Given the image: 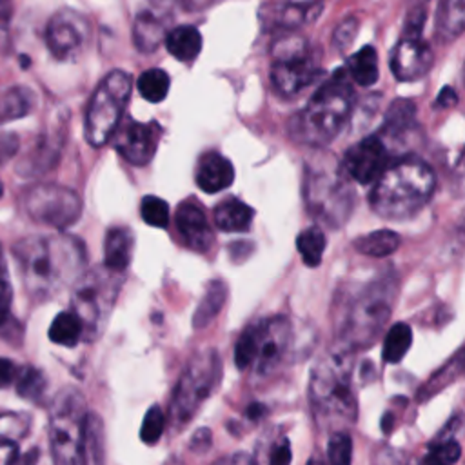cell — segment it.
I'll list each match as a JSON object with an SVG mask.
<instances>
[{
    "label": "cell",
    "instance_id": "obj_1",
    "mask_svg": "<svg viewBox=\"0 0 465 465\" xmlns=\"http://www.w3.org/2000/svg\"><path fill=\"white\" fill-rule=\"evenodd\" d=\"M13 256L31 298L49 300L84 272L87 252L76 236L56 232L18 240Z\"/></svg>",
    "mask_w": 465,
    "mask_h": 465
},
{
    "label": "cell",
    "instance_id": "obj_2",
    "mask_svg": "<svg viewBox=\"0 0 465 465\" xmlns=\"http://www.w3.org/2000/svg\"><path fill=\"white\" fill-rule=\"evenodd\" d=\"M352 352L336 345L311 371L309 400L322 429H343L358 418V400L352 389Z\"/></svg>",
    "mask_w": 465,
    "mask_h": 465
},
{
    "label": "cell",
    "instance_id": "obj_3",
    "mask_svg": "<svg viewBox=\"0 0 465 465\" xmlns=\"http://www.w3.org/2000/svg\"><path fill=\"white\" fill-rule=\"evenodd\" d=\"M436 187L434 171L418 158L389 163L371 189V209L383 220H409L430 200Z\"/></svg>",
    "mask_w": 465,
    "mask_h": 465
},
{
    "label": "cell",
    "instance_id": "obj_4",
    "mask_svg": "<svg viewBox=\"0 0 465 465\" xmlns=\"http://www.w3.org/2000/svg\"><path fill=\"white\" fill-rule=\"evenodd\" d=\"M352 107L354 89L343 67L314 91L307 105L289 124V133L300 143L312 147L327 145L347 124Z\"/></svg>",
    "mask_w": 465,
    "mask_h": 465
},
{
    "label": "cell",
    "instance_id": "obj_5",
    "mask_svg": "<svg viewBox=\"0 0 465 465\" xmlns=\"http://www.w3.org/2000/svg\"><path fill=\"white\" fill-rule=\"evenodd\" d=\"M303 198L307 211L329 227H340L354 207V191L341 163L331 154L312 158L305 167Z\"/></svg>",
    "mask_w": 465,
    "mask_h": 465
},
{
    "label": "cell",
    "instance_id": "obj_6",
    "mask_svg": "<svg viewBox=\"0 0 465 465\" xmlns=\"http://www.w3.org/2000/svg\"><path fill=\"white\" fill-rule=\"evenodd\" d=\"M394 294L396 283L391 274L361 289L347 309L340 329L338 345L349 349L351 352L372 345L392 312Z\"/></svg>",
    "mask_w": 465,
    "mask_h": 465
},
{
    "label": "cell",
    "instance_id": "obj_7",
    "mask_svg": "<svg viewBox=\"0 0 465 465\" xmlns=\"http://www.w3.org/2000/svg\"><path fill=\"white\" fill-rule=\"evenodd\" d=\"M87 421L89 409L82 392L64 387L49 407V447L56 463H85Z\"/></svg>",
    "mask_w": 465,
    "mask_h": 465
},
{
    "label": "cell",
    "instance_id": "obj_8",
    "mask_svg": "<svg viewBox=\"0 0 465 465\" xmlns=\"http://www.w3.org/2000/svg\"><path fill=\"white\" fill-rule=\"evenodd\" d=\"M122 280V272L105 265H96L76 278L71 292V311L82 322V338L94 341L102 336L113 312Z\"/></svg>",
    "mask_w": 465,
    "mask_h": 465
},
{
    "label": "cell",
    "instance_id": "obj_9",
    "mask_svg": "<svg viewBox=\"0 0 465 465\" xmlns=\"http://www.w3.org/2000/svg\"><path fill=\"white\" fill-rule=\"evenodd\" d=\"M222 378V360L214 349H203L196 352L185 365L180 374L171 405H169V420L171 425L182 429L187 425L203 401L211 396Z\"/></svg>",
    "mask_w": 465,
    "mask_h": 465
},
{
    "label": "cell",
    "instance_id": "obj_10",
    "mask_svg": "<svg viewBox=\"0 0 465 465\" xmlns=\"http://www.w3.org/2000/svg\"><path fill=\"white\" fill-rule=\"evenodd\" d=\"M322 74L318 58L300 35L280 36L272 44L271 84L282 98H294Z\"/></svg>",
    "mask_w": 465,
    "mask_h": 465
},
{
    "label": "cell",
    "instance_id": "obj_11",
    "mask_svg": "<svg viewBox=\"0 0 465 465\" xmlns=\"http://www.w3.org/2000/svg\"><path fill=\"white\" fill-rule=\"evenodd\" d=\"M129 96L131 76L125 71L114 69L104 76V80L91 94L85 111L84 134L89 145L102 147L111 140L114 129L122 120Z\"/></svg>",
    "mask_w": 465,
    "mask_h": 465
},
{
    "label": "cell",
    "instance_id": "obj_12",
    "mask_svg": "<svg viewBox=\"0 0 465 465\" xmlns=\"http://www.w3.org/2000/svg\"><path fill=\"white\" fill-rule=\"evenodd\" d=\"M24 209L38 223L67 229L82 214V198L65 185L36 183L24 194Z\"/></svg>",
    "mask_w": 465,
    "mask_h": 465
},
{
    "label": "cell",
    "instance_id": "obj_13",
    "mask_svg": "<svg viewBox=\"0 0 465 465\" xmlns=\"http://www.w3.org/2000/svg\"><path fill=\"white\" fill-rule=\"evenodd\" d=\"M89 38V22L73 9L54 13L45 29V44L58 60L76 58Z\"/></svg>",
    "mask_w": 465,
    "mask_h": 465
},
{
    "label": "cell",
    "instance_id": "obj_14",
    "mask_svg": "<svg viewBox=\"0 0 465 465\" xmlns=\"http://www.w3.org/2000/svg\"><path fill=\"white\" fill-rule=\"evenodd\" d=\"M291 343V322L285 316H272L256 323V358L252 367L258 376L274 372Z\"/></svg>",
    "mask_w": 465,
    "mask_h": 465
},
{
    "label": "cell",
    "instance_id": "obj_15",
    "mask_svg": "<svg viewBox=\"0 0 465 465\" xmlns=\"http://www.w3.org/2000/svg\"><path fill=\"white\" fill-rule=\"evenodd\" d=\"M114 131V149L125 162L133 165H145L153 160L162 136V127L156 122L143 124L125 120Z\"/></svg>",
    "mask_w": 465,
    "mask_h": 465
},
{
    "label": "cell",
    "instance_id": "obj_16",
    "mask_svg": "<svg viewBox=\"0 0 465 465\" xmlns=\"http://www.w3.org/2000/svg\"><path fill=\"white\" fill-rule=\"evenodd\" d=\"M340 163L349 178L358 183H371L389 165V151L383 138L371 134L349 147Z\"/></svg>",
    "mask_w": 465,
    "mask_h": 465
},
{
    "label": "cell",
    "instance_id": "obj_17",
    "mask_svg": "<svg viewBox=\"0 0 465 465\" xmlns=\"http://www.w3.org/2000/svg\"><path fill=\"white\" fill-rule=\"evenodd\" d=\"M173 20V0H147L134 16L133 42L140 53H153L163 42Z\"/></svg>",
    "mask_w": 465,
    "mask_h": 465
},
{
    "label": "cell",
    "instance_id": "obj_18",
    "mask_svg": "<svg viewBox=\"0 0 465 465\" xmlns=\"http://www.w3.org/2000/svg\"><path fill=\"white\" fill-rule=\"evenodd\" d=\"M434 54L421 36L403 35L391 51V71L400 82H414L429 73Z\"/></svg>",
    "mask_w": 465,
    "mask_h": 465
},
{
    "label": "cell",
    "instance_id": "obj_19",
    "mask_svg": "<svg viewBox=\"0 0 465 465\" xmlns=\"http://www.w3.org/2000/svg\"><path fill=\"white\" fill-rule=\"evenodd\" d=\"M176 229L183 243L196 252H207L214 243V234L203 209L196 200H183L174 213Z\"/></svg>",
    "mask_w": 465,
    "mask_h": 465
},
{
    "label": "cell",
    "instance_id": "obj_20",
    "mask_svg": "<svg viewBox=\"0 0 465 465\" xmlns=\"http://www.w3.org/2000/svg\"><path fill=\"white\" fill-rule=\"evenodd\" d=\"M194 178L196 185L202 191L214 194L218 191L227 189L234 182V167L218 151H207L198 160Z\"/></svg>",
    "mask_w": 465,
    "mask_h": 465
},
{
    "label": "cell",
    "instance_id": "obj_21",
    "mask_svg": "<svg viewBox=\"0 0 465 465\" xmlns=\"http://www.w3.org/2000/svg\"><path fill=\"white\" fill-rule=\"evenodd\" d=\"M323 11V0H289L278 5L271 16L276 29L294 31L312 24Z\"/></svg>",
    "mask_w": 465,
    "mask_h": 465
},
{
    "label": "cell",
    "instance_id": "obj_22",
    "mask_svg": "<svg viewBox=\"0 0 465 465\" xmlns=\"http://www.w3.org/2000/svg\"><path fill=\"white\" fill-rule=\"evenodd\" d=\"M416 127V105L407 98L394 100L383 118V125L380 131V138H387L391 142L407 140Z\"/></svg>",
    "mask_w": 465,
    "mask_h": 465
},
{
    "label": "cell",
    "instance_id": "obj_23",
    "mask_svg": "<svg viewBox=\"0 0 465 465\" xmlns=\"http://www.w3.org/2000/svg\"><path fill=\"white\" fill-rule=\"evenodd\" d=\"M133 254V231L124 225L111 227L104 242V265L124 272L131 262Z\"/></svg>",
    "mask_w": 465,
    "mask_h": 465
},
{
    "label": "cell",
    "instance_id": "obj_24",
    "mask_svg": "<svg viewBox=\"0 0 465 465\" xmlns=\"http://www.w3.org/2000/svg\"><path fill=\"white\" fill-rule=\"evenodd\" d=\"M465 27V0H440L434 15V33L440 40H456Z\"/></svg>",
    "mask_w": 465,
    "mask_h": 465
},
{
    "label": "cell",
    "instance_id": "obj_25",
    "mask_svg": "<svg viewBox=\"0 0 465 465\" xmlns=\"http://www.w3.org/2000/svg\"><path fill=\"white\" fill-rule=\"evenodd\" d=\"M254 211L240 198H227L214 209V225L223 232H245L252 223Z\"/></svg>",
    "mask_w": 465,
    "mask_h": 465
},
{
    "label": "cell",
    "instance_id": "obj_26",
    "mask_svg": "<svg viewBox=\"0 0 465 465\" xmlns=\"http://www.w3.org/2000/svg\"><path fill=\"white\" fill-rule=\"evenodd\" d=\"M163 42L167 51L180 62H193L202 51V35L193 25H176L169 29Z\"/></svg>",
    "mask_w": 465,
    "mask_h": 465
},
{
    "label": "cell",
    "instance_id": "obj_27",
    "mask_svg": "<svg viewBox=\"0 0 465 465\" xmlns=\"http://www.w3.org/2000/svg\"><path fill=\"white\" fill-rule=\"evenodd\" d=\"M225 298H227V285L222 280L209 282L205 287V292L194 311V316H193L194 329L207 327L222 311Z\"/></svg>",
    "mask_w": 465,
    "mask_h": 465
},
{
    "label": "cell",
    "instance_id": "obj_28",
    "mask_svg": "<svg viewBox=\"0 0 465 465\" xmlns=\"http://www.w3.org/2000/svg\"><path fill=\"white\" fill-rule=\"evenodd\" d=\"M401 243V238L398 232L391 231V229H380V231H372L365 236H358L352 245L358 252L371 256V258H385L389 254H392Z\"/></svg>",
    "mask_w": 465,
    "mask_h": 465
},
{
    "label": "cell",
    "instance_id": "obj_29",
    "mask_svg": "<svg viewBox=\"0 0 465 465\" xmlns=\"http://www.w3.org/2000/svg\"><path fill=\"white\" fill-rule=\"evenodd\" d=\"M347 73L351 78L361 85V87H371L378 80V54L372 45L361 47L358 53L349 56L347 60Z\"/></svg>",
    "mask_w": 465,
    "mask_h": 465
},
{
    "label": "cell",
    "instance_id": "obj_30",
    "mask_svg": "<svg viewBox=\"0 0 465 465\" xmlns=\"http://www.w3.org/2000/svg\"><path fill=\"white\" fill-rule=\"evenodd\" d=\"M35 94L22 85H15L7 89L0 96V124L24 118L33 109Z\"/></svg>",
    "mask_w": 465,
    "mask_h": 465
},
{
    "label": "cell",
    "instance_id": "obj_31",
    "mask_svg": "<svg viewBox=\"0 0 465 465\" xmlns=\"http://www.w3.org/2000/svg\"><path fill=\"white\" fill-rule=\"evenodd\" d=\"M82 322L73 311L58 312L49 327V340L64 345V347H74L82 340Z\"/></svg>",
    "mask_w": 465,
    "mask_h": 465
},
{
    "label": "cell",
    "instance_id": "obj_32",
    "mask_svg": "<svg viewBox=\"0 0 465 465\" xmlns=\"http://www.w3.org/2000/svg\"><path fill=\"white\" fill-rule=\"evenodd\" d=\"M461 369H463V351L458 349L456 354H454V358L449 360L438 372H434V374L430 376V380H429L423 387H420V391H418V400H420V401H425V400H429L430 396L438 394L441 389H445L450 381H454V380L461 374Z\"/></svg>",
    "mask_w": 465,
    "mask_h": 465
},
{
    "label": "cell",
    "instance_id": "obj_33",
    "mask_svg": "<svg viewBox=\"0 0 465 465\" xmlns=\"http://www.w3.org/2000/svg\"><path fill=\"white\" fill-rule=\"evenodd\" d=\"M412 343V331L407 323L398 322L394 323L383 340V351L381 356L387 363H400L403 356L407 354L409 347Z\"/></svg>",
    "mask_w": 465,
    "mask_h": 465
},
{
    "label": "cell",
    "instance_id": "obj_34",
    "mask_svg": "<svg viewBox=\"0 0 465 465\" xmlns=\"http://www.w3.org/2000/svg\"><path fill=\"white\" fill-rule=\"evenodd\" d=\"M327 240L323 231L318 225H311L305 231H302L296 238L298 252L307 267H316L322 262L323 251H325Z\"/></svg>",
    "mask_w": 465,
    "mask_h": 465
},
{
    "label": "cell",
    "instance_id": "obj_35",
    "mask_svg": "<svg viewBox=\"0 0 465 465\" xmlns=\"http://www.w3.org/2000/svg\"><path fill=\"white\" fill-rule=\"evenodd\" d=\"M169 85H171L169 74L163 69H158V67L143 71L138 76V82H136V87H138L140 94L151 104L162 102L169 93Z\"/></svg>",
    "mask_w": 465,
    "mask_h": 465
},
{
    "label": "cell",
    "instance_id": "obj_36",
    "mask_svg": "<svg viewBox=\"0 0 465 465\" xmlns=\"http://www.w3.org/2000/svg\"><path fill=\"white\" fill-rule=\"evenodd\" d=\"M47 387V380L44 372L33 365H20V371L15 380V389L18 396L31 400V401H40Z\"/></svg>",
    "mask_w": 465,
    "mask_h": 465
},
{
    "label": "cell",
    "instance_id": "obj_37",
    "mask_svg": "<svg viewBox=\"0 0 465 465\" xmlns=\"http://www.w3.org/2000/svg\"><path fill=\"white\" fill-rule=\"evenodd\" d=\"M140 216L151 227H167L169 223V205L158 196H143L140 203Z\"/></svg>",
    "mask_w": 465,
    "mask_h": 465
},
{
    "label": "cell",
    "instance_id": "obj_38",
    "mask_svg": "<svg viewBox=\"0 0 465 465\" xmlns=\"http://www.w3.org/2000/svg\"><path fill=\"white\" fill-rule=\"evenodd\" d=\"M256 358V323L249 325L236 341L234 347V363L240 371L252 367Z\"/></svg>",
    "mask_w": 465,
    "mask_h": 465
},
{
    "label": "cell",
    "instance_id": "obj_39",
    "mask_svg": "<svg viewBox=\"0 0 465 465\" xmlns=\"http://www.w3.org/2000/svg\"><path fill=\"white\" fill-rule=\"evenodd\" d=\"M327 456L331 463L347 465L352 460V440L347 430L338 429L332 432L327 443Z\"/></svg>",
    "mask_w": 465,
    "mask_h": 465
},
{
    "label": "cell",
    "instance_id": "obj_40",
    "mask_svg": "<svg viewBox=\"0 0 465 465\" xmlns=\"http://www.w3.org/2000/svg\"><path fill=\"white\" fill-rule=\"evenodd\" d=\"M102 450H104V432H102V421L94 412H89L87 421V438H85V463L91 461H102Z\"/></svg>",
    "mask_w": 465,
    "mask_h": 465
},
{
    "label": "cell",
    "instance_id": "obj_41",
    "mask_svg": "<svg viewBox=\"0 0 465 465\" xmlns=\"http://www.w3.org/2000/svg\"><path fill=\"white\" fill-rule=\"evenodd\" d=\"M461 456L460 445L450 440V438H436L434 443L429 449V454L425 456L427 463H441V465H450L458 461Z\"/></svg>",
    "mask_w": 465,
    "mask_h": 465
},
{
    "label": "cell",
    "instance_id": "obj_42",
    "mask_svg": "<svg viewBox=\"0 0 465 465\" xmlns=\"http://www.w3.org/2000/svg\"><path fill=\"white\" fill-rule=\"evenodd\" d=\"M163 427H165V418H163V412L158 405H153L145 416H143V421H142V427H140V438L143 443L147 445H154L162 432H163Z\"/></svg>",
    "mask_w": 465,
    "mask_h": 465
},
{
    "label": "cell",
    "instance_id": "obj_43",
    "mask_svg": "<svg viewBox=\"0 0 465 465\" xmlns=\"http://www.w3.org/2000/svg\"><path fill=\"white\" fill-rule=\"evenodd\" d=\"M358 29H360V22H358L356 16H349V18L341 20L336 25L334 33H332V45H334V49L340 51V53L347 51L352 45V42H354V38L358 35Z\"/></svg>",
    "mask_w": 465,
    "mask_h": 465
},
{
    "label": "cell",
    "instance_id": "obj_44",
    "mask_svg": "<svg viewBox=\"0 0 465 465\" xmlns=\"http://www.w3.org/2000/svg\"><path fill=\"white\" fill-rule=\"evenodd\" d=\"M11 303H13V289L7 278L4 276V269L0 271V325L5 323L11 312Z\"/></svg>",
    "mask_w": 465,
    "mask_h": 465
},
{
    "label": "cell",
    "instance_id": "obj_45",
    "mask_svg": "<svg viewBox=\"0 0 465 465\" xmlns=\"http://www.w3.org/2000/svg\"><path fill=\"white\" fill-rule=\"evenodd\" d=\"M423 24H425V7H416V9L411 11V15L405 18L403 35H409V36H421Z\"/></svg>",
    "mask_w": 465,
    "mask_h": 465
},
{
    "label": "cell",
    "instance_id": "obj_46",
    "mask_svg": "<svg viewBox=\"0 0 465 465\" xmlns=\"http://www.w3.org/2000/svg\"><path fill=\"white\" fill-rule=\"evenodd\" d=\"M18 371H20V365H16L13 360L0 358V389L13 385Z\"/></svg>",
    "mask_w": 465,
    "mask_h": 465
},
{
    "label": "cell",
    "instance_id": "obj_47",
    "mask_svg": "<svg viewBox=\"0 0 465 465\" xmlns=\"http://www.w3.org/2000/svg\"><path fill=\"white\" fill-rule=\"evenodd\" d=\"M211 441H213L211 430H209V429H198V430L193 434L191 441H189V449H191L193 452H196V454L207 452V449L211 447Z\"/></svg>",
    "mask_w": 465,
    "mask_h": 465
},
{
    "label": "cell",
    "instance_id": "obj_48",
    "mask_svg": "<svg viewBox=\"0 0 465 465\" xmlns=\"http://www.w3.org/2000/svg\"><path fill=\"white\" fill-rule=\"evenodd\" d=\"M18 460V445L11 438H0V465H9Z\"/></svg>",
    "mask_w": 465,
    "mask_h": 465
},
{
    "label": "cell",
    "instance_id": "obj_49",
    "mask_svg": "<svg viewBox=\"0 0 465 465\" xmlns=\"http://www.w3.org/2000/svg\"><path fill=\"white\" fill-rule=\"evenodd\" d=\"M291 461V447L287 440H282V443L274 445L271 454H269V463L272 465H283Z\"/></svg>",
    "mask_w": 465,
    "mask_h": 465
},
{
    "label": "cell",
    "instance_id": "obj_50",
    "mask_svg": "<svg viewBox=\"0 0 465 465\" xmlns=\"http://www.w3.org/2000/svg\"><path fill=\"white\" fill-rule=\"evenodd\" d=\"M18 147V142H16V136L13 134H4L0 136V162L2 158H9Z\"/></svg>",
    "mask_w": 465,
    "mask_h": 465
},
{
    "label": "cell",
    "instance_id": "obj_51",
    "mask_svg": "<svg viewBox=\"0 0 465 465\" xmlns=\"http://www.w3.org/2000/svg\"><path fill=\"white\" fill-rule=\"evenodd\" d=\"M456 102H458V94H456V91L452 89V87H443L441 91H440V94H438V98H436V105L438 107H450V105H456Z\"/></svg>",
    "mask_w": 465,
    "mask_h": 465
},
{
    "label": "cell",
    "instance_id": "obj_52",
    "mask_svg": "<svg viewBox=\"0 0 465 465\" xmlns=\"http://www.w3.org/2000/svg\"><path fill=\"white\" fill-rule=\"evenodd\" d=\"M218 2H220V0H182V5H183V9L196 13V11L209 9L211 5L218 4Z\"/></svg>",
    "mask_w": 465,
    "mask_h": 465
},
{
    "label": "cell",
    "instance_id": "obj_53",
    "mask_svg": "<svg viewBox=\"0 0 465 465\" xmlns=\"http://www.w3.org/2000/svg\"><path fill=\"white\" fill-rule=\"evenodd\" d=\"M11 16V0H0V25L5 27Z\"/></svg>",
    "mask_w": 465,
    "mask_h": 465
},
{
    "label": "cell",
    "instance_id": "obj_54",
    "mask_svg": "<svg viewBox=\"0 0 465 465\" xmlns=\"http://www.w3.org/2000/svg\"><path fill=\"white\" fill-rule=\"evenodd\" d=\"M263 412H265V409H263V405H260V403H251V405L247 407V411H245V414H247L251 420L262 418Z\"/></svg>",
    "mask_w": 465,
    "mask_h": 465
},
{
    "label": "cell",
    "instance_id": "obj_55",
    "mask_svg": "<svg viewBox=\"0 0 465 465\" xmlns=\"http://www.w3.org/2000/svg\"><path fill=\"white\" fill-rule=\"evenodd\" d=\"M2 194H4V185H2V180H0V198H2Z\"/></svg>",
    "mask_w": 465,
    "mask_h": 465
},
{
    "label": "cell",
    "instance_id": "obj_56",
    "mask_svg": "<svg viewBox=\"0 0 465 465\" xmlns=\"http://www.w3.org/2000/svg\"><path fill=\"white\" fill-rule=\"evenodd\" d=\"M4 267H2V245H0V271H2Z\"/></svg>",
    "mask_w": 465,
    "mask_h": 465
}]
</instances>
